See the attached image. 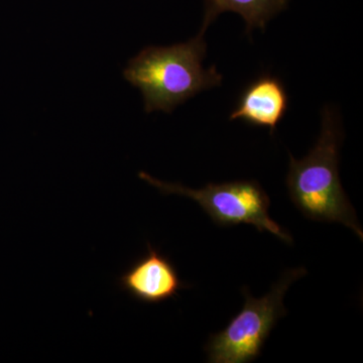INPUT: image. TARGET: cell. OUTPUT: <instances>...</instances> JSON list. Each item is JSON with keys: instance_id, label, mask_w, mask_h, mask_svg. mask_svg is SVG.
Listing matches in <instances>:
<instances>
[{"instance_id": "7a4b0ae2", "label": "cell", "mask_w": 363, "mask_h": 363, "mask_svg": "<svg viewBox=\"0 0 363 363\" xmlns=\"http://www.w3.org/2000/svg\"><path fill=\"white\" fill-rule=\"evenodd\" d=\"M342 140L337 114L325 107L316 145L302 160L290 155L286 187L291 200L307 218L342 224L362 241L363 231L357 212L339 178V152Z\"/></svg>"}, {"instance_id": "5b68a950", "label": "cell", "mask_w": 363, "mask_h": 363, "mask_svg": "<svg viewBox=\"0 0 363 363\" xmlns=\"http://www.w3.org/2000/svg\"><path fill=\"white\" fill-rule=\"evenodd\" d=\"M121 290L145 304H160L177 297L187 288L169 257L147 245V252L118 278Z\"/></svg>"}, {"instance_id": "52a82bcc", "label": "cell", "mask_w": 363, "mask_h": 363, "mask_svg": "<svg viewBox=\"0 0 363 363\" xmlns=\"http://www.w3.org/2000/svg\"><path fill=\"white\" fill-rule=\"evenodd\" d=\"M289 2L290 0H205L200 33H205L209 26L227 11L240 14L245 21L248 35L257 28L264 30L267 23L285 11Z\"/></svg>"}, {"instance_id": "3957f363", "label": "cell", "mask_w": 363, "mask_h": 363, "mask_svg": "<svg viewBox=\"0 0 363 363\" xmlns=\"http://www.w3.org/2000/svg\"><path fill=\"white\" fill-rule=\"evenodd\" d=\"M306 274L304 267L284 272L271 292L259 298H253L243 289L245 303L242 310L208 341V362L247 363L257 359L277 322L288 313L283 303L286 291Z\"/></svg>"}, {"instance_id": "8992f818", "label": "cell", "mask_w": 363, "mask_h": 363, "mask_svg": "<svg viewBox=\"0 0 363 363\" xmlns=\"http://www.w3.org/2000/svg\"><path fill=\"white\" fill-rule=\"evenodd\" d=\"M290 98L283 81L264 74L241 90L238 102L229 116L253 128H267L274 135L288 112Z\"/></svg>"}, {"instance_id": "277c9868", "label": "cell", "mask_w": 363, "mask_h": 363, "mask_svg": "<svg viewBox=\"0 0 363 363\" xmlns=\"http://www.w3.org/2000/svg\"><path fill=\"white\" fill-rule=\"evenodd\" d=\"M138 177L162 194L185 196L194 200L219 225L250 224L260 233L267 231L289 245L293 243L292 236L288 231L269 217L271 200L257 181L210 183L197 190L180 184L157 180L145 172H140Z\"/></svg>"}, {"instance_id": "6da1fadb", "label": "cell", "mask_w": 363, "mask_h": 363, "mask_svg": "<svg viewBox=\"0 0 363 363\" xmlns=\"http://www.w3.org/2000/svg\"><path fill=\"white\" fill-rule=\"evenodd\" d=\"M204 35L169 47L150 45L130 60L123 77L142 92L147 113H172L203 91L222 84L216 67L203 66L207 52Z\"/></svg>"}]
</instances>
